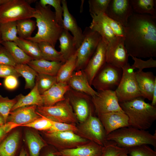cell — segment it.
<instances>
[{"mask_svg":"<svg viewBox=\"0 0 156 156\" xmlns=\"http://www.w3.org/2000/svg\"><path fill=\"white\" fill-rule=\"evenodd\" d=\"M124 27L125 44L129 56L156 57V16L133 13Z\"/></svg>","mask_w":156,"mask_h":156,"instance_id":"obj_1","label":"cell"},{"mask_svg":"<svg viewBox=\"0 0 156 156\" xmlns=\"http://www.w3.org/2000/svg\"><path fill=\"white\" fill-rule=\"evenodd\" d=\"M51 6L43 7L36 2L34 18L36 20L38 31L34 36L27 40L38 43L47 42L55 47L63 28L57 22L55 12L51 10Z\"/></svg>","mask_w":156,"mask_h":156,"instance_id":"obj_2","label":"cell"},{"mask_svg":"<svg viewBox=\"0 0 156 156\" xmlns=\"http://www.w3.org/2000/svg\"><path fill=\"white\" fill-rule=\"evenodd\" d=\"M144 99L138 97L119 104L128 117L129 126L146 130L156 119V107L146 103Z\"/></svg>","mask_w":156,"mask_h":156,"instance_id":"obj_3","label":"cell"},{"mask_svg":"<svg viewBox=\"0 0 156 156\" xmlns=\"http://www.w3.org/2000/svg\"><path fill=\"white\" fill-rule=\"evenodd\" d=\"M107 140L114 142L118 146L127 149L143 145L156 148V134L131 126L118 129L107 136Z\"/></svg>","mask_w":156,"mask_h":156,"instance_id":"obj_4","label":"cell"},{"mask_svg":"<svg viewBox=\"0 0 156 156\" xmlns=\"http://www.w3.org/2000/svg\"><path fill=\"white\" fill-rule=\"evenodd\" d=\"M31 1L5 0L0 5L1 23L34 18L36 10L30 5Z\"/></svg>","mask_w":156,"mask_h":156,"instance_id":"obj_5","label":"cell"},{"mask_svg":"<svg viewBox=\"0 0 156 156\" xmlns=\"http://www.w3.org/2000/svg\"><path fill=\"white\" fill-rule=\"evenodd\" d=\"M122 69L121 80L114 90L119 103L142 97L136 79L135 69L129 63Z\"/></svg>","mask_w":156,"mask_h":156,"instance_id":"obj_6","label":"cell"},{"mask_svg":"<svg viewBox=\"0 0 156 156\" xmlns=\"http://www.w3.org/2000/svg\"><path fill=\"white\" fill-rule=\"evenodd\" d=\"M36 111L48 119L57 122L71 124L77 121L68 97L52 106L37 107Z\"/></svg>","mask_w":156,"mask_h":156,"instance_id":"obj_7","label":"cell"},{"mask_svg":"<svg viewBox=\"0 0 156 156\" xmlns=\"http://www.w3.org/2000/svg\"><path fill=\"white\" fill-rule=\"evenodd\" d=\"M83 33V40L76 51V70H82L85 67L102 38L99 34L89 27L85 28Z\"/></svg>","mask_w":156,"mask_h":156,"instance_id":"obj_8","label":"cell"},{"mask_svg":"<svg viewBox=\"0 0 156 156\" xmlns=\"http://www.w3.org/2000/svg\"><path fill=\"white\" fill-rule=\"evenodd\" d=\"M122 73V68L106 63L96 75L92 85L98 91L113 90L118 86Z\"/></svg>","mask_w":156,"mask_h":156,"instance_id":"obj_9","label":"cell"},{"mask_svg":"<svg viewBox=\"0 0 156 156\" xmlns=\"http://www.w3.org/2000/svg\"><path fill=\"white\" fill-rule=\"evenodd\" d=\"M77 132L90 141L103 146L107 140L104 127L98 118L91 112L87 119L78 128Z\"/></svg>","mask_w":156,"mask_h":156,"instance_id":"obj_10","label":"cell"},{"mask_svg":"<svg viewBox=\"0 0 156 156\" xmlns=\"http://www.w3.org/2000/svg\"><path fill=\"white\" fill-rule=\"evenodd\" d=\"M129 55L125 47L124 38L116 37L108 42L106 51V62L122 68L128 63Z\"/></svg>","mask_w":156,"mask_h":156,"instance_id":"obj_11","label":"cell"},{"mask_svg":"<svg viewBox=\"0 0 156 156\" xmlns=\"http://www.w3.org/2000/svg\"><path fill=\"white\" fill-rule=\"evenodd\" d=\"M97 92L92 97L91 101L98 116L104 114L123 111L114 90H103Z\"/></svg>","mask_w":156,"mask_h":156,"instance_id":"obj_12","label":"cell"},{"mask_svg":"<svg viewBox=\"0 0 156 156\" xmlns=\"http://www.w3.org/2000/svg\"><path fill=\"white\" fill-rule=\"evenodd\" d=\"M107 41L102 37L96 50L83 70L90 85L96 75L106 63Z\"/></svg>","mask_w":156,"mask_h":156,"instance_id":"obj_13","label":"cell"},{"mask_svg":"<svg viewBox=\"0 0 156 156\" xmlns=\"http://www.w3.org/2000/svg\"><path fill=\"white\" fill-rule=\"evenodd\" d=\"M46 135L52 140L59 151L74 148L90 141L70 131L47 133Z\"/></svg>","mask_w":156,"mask_h":156,"instance_id":"obj_14","label":"cell"},{"mask_svg":"<svg viewBox=\"0 0 156 156\" xmlns=\"http://www.w3.org/2000/svg\"><path fill=\"white\" fill-rule=\"evenodd\" d=\"M133 13L130 0H111L105 14L124 27Z\"/></svg>","mask_w":156,"mask_h":156,"instance_id":"obj_15","label":"cell"},{"mask_svg":"<svg viewBox=\"0 0 156 156\" xmlns=\"http://www.w3.org/2000/svg\"><path fill=\"white\" fill-rule=\"evenodd\" d=\"M69 91L70 97H68L71 102L74 113L77 119L83 123L92 112L88 102L89 96L74 90L71 91L70 89Z\"/></svg>","mask_w":156,"mask_h":156,"instance_id":"obj_16","label":"cell"},{"mask_svg":"<svg viewBox=\"0 0 156 156\" xmlns=\"http://www.w3.org/2000/svg\"><path fill=\"white\" fill-rule=\"evenodd\" d=\"M107 135L118 129L129 127V118L123 111L112 112L99 116Z\"/></svg>","mask_w":156,"mask_h":156,"instance_id":"obj_17","label":"cell"},{"mask_svg":"<svg viewBox=\"0 0 156 156\" xmlns=\"http://www.w3.org/2000/svg\"><path fill=\"white\" fill-rule=\"evenodd\" d=\"M63 9V21L62 27L63 29L70 31L73 35L75 45L77 49L81 44L83 35L81 28L77 25L76 19L70 13L66 0L61 1Z\"/></svg>","mask_w":156,"mask_h":156,"instance_id":"obj_18","label":"cell"},{"mask_svg":"<svg viewBox=\"0 0 156 156\" xmlns=\"http://www.w3.org/2000/svg\"><path fill=\"white\" fill-rule=\"evenodd\" d=\"M37 107L36 105L25 106L11 112L7 120L19 126L29 123L40 117L37 112Z\"/></svg>","mask_w":156,"mask_h":156,"instance_id":"obj_19","label":"cell"},{"mask_svg":"<svg viewBox=\"0 0 156 156\" xmlns=\"http://www.w3.org/2000/svg\"><path fill=\"white\" fill-rule=\"evenodd\" d=\"M103 146L91 141L77 147L55 152L60 156H101Z\"/></svg>","mask_w":156,"mask_h":156,"instance_id":"obj_20","label":"cell"},{"mask_svg":"<svg viewBox=\"0 0 156 156\" xmlns=\"http://www.w3.org/2000/svg\"><path fill=\"white\" fill-rule=\"evenodd\" d=\"M70 89L68 84L57 82L41 94L43 106H52L64 100L65 95Z\"/></svg>","mask_w":156,"mask_h":156,"instance_id":"obj_21","label":"cell"},{"mask_svg":"<svg viewBox=\"0 0 156 156\" xmlns=\"http://www.w3.org/2000/svg\"><path fill=\"white\" fill-rule=\"evenodd\" d=\"M136 77L142 97L149 101L152 99L156 77L152 72L143 71L135 72Z\"/></svg>","mask_w":156,"mask_h":156,"instance_id":"obj_22","label":"cell"},{"mask_svg":"<svg viewBox=\"0 0 156 156\" xmlns=\"http://www.w3.org/2000/svg\"><path fill=\"white\" fill-rule=\"evenodd\" d=\"M73 73L68 84L73 90L84 93L91 97L97 94L90 85L86 75L82 70Z\"/></svg>","mask_w":156,"mask_h":156,"instance_id":"obj_23","label":"cell"},{"mask_svg":"<svg viewBox=\"0 0 156 156\" xmlns=\"http://www.w3.org/2000/svg\"><path fill=\"white\" fill-rule=\"evenodd\" d=\"M104 14H102L96 15L91 14L92 20L89 27L109 42L116 36L106 21Z\"/></svg>","mask_w":156,"mask_h":156,"instance_id":"obj_24","label":"cell"},{"mask_svg":"<svg viewBox=\"0 0 156 156\" xmlns=\"http://www.w3.org/2000/svg\"><path fill=\"white\" fill-rule=\"evenodd\" d=\"M63 63L41 59L32 60L27 64L37 73L56 76L60 67Z\"/></svg>","mask_w":156,"mask_h":156,"instance_id":"obj_25","label":"cell"},{"mask_svg":"<svg viewBox=\"0 0 156 156\" xmlns=\"http://www.w3.org/2000/svg\"><path fill=\"white\" fill-rule=\"evenodd\" d=\"M18 100L11 109V112L20 107L36 105L37 107L43 106V101L38 88L37 84H35L30 92L26 95L20 94L17 96Z\"/></svg>","mask_w":156,"mask_h":156,"instance_id":"obj_26","label":"cell"},{"mask_svg":"<svg viewBox=\"0 0 156 156\" xmlns=\"http://www.w3.org/2000/svg\"><path fill=\"white\" fill-rule=\"evenodd\" d=\"M77 59L76 51L61 66L56 76L57 83L68 84L74 71L75 70Z\"/></svg>","mask_w":156,"mask_h":156,"instance_id":"obj_27","label":"cell"},{"mask_svg":"<svg viewBox=\"0 0 156 156\" xmlns=\"http://www.w3.org/2000/svg\"><path fill=\"white\" fill-rule=\"evenodd\" d=\"M58 40L60 42V52L66 61L74 54L77 50L74 38L69 31L63 29Z\"/></svg>","mask_w":156,"mask_h":156,"instance_id":"obj_28","label":"cell"},{"mask_svg":"<svg viewBox=\"0 0 156 156\" xmlns=\"http://www.w3.org/2000/svg\"><path fill=\"white\" fill-rule=\"evenodd\" d=\"M19 132L16 131L7 137L0 144V156H14L20 140Z\"/></svg>","mask_w":156,"mask_h":156,"instance_id":"obj_29","label":"cell"},{"mask_svg":"<svg viewBox=\"0 0 156 156\" xmlns=\"http://www.w3.org/2000/svg\"><path fill=\"white\" fill-rule=\"evenodd\" d=\"M133 12L156 16L155 0H130Z\"/></svg>","mask_w":156,"mask_h":156,"instance_id":"obj_30","label":"cell"},{"mask_svg":"<svg viewBox=\"0 0 156 156\" xmlns=\"http://www.w3.org/2000/svg\"><path fill=\"white\" fill-rule=\"evenodd\" d=\"M14 42L32 60L43 59L38 43L19 38Z\"/></svg>","mask_w":156,"mask_h":156,"instance_id":"obj_31","label":"cell"},{"mask_svg":"<svg viewBox=\"0 0 156 156\" xmlns=\"http://www.w3.org/2000/svg\"><path fill=\"white\" fill-rule=\"evenodd\" d=\"M1 44L9 52L17 64H27L32 60L14 42L2 41Z\"/></svg>","mask_w":156,"mask_h":156,"instance_id":"obj_32","label":"cell"},{"mask_svg":"<svg viewBox=\"0 0 156 156\" xmlns=\"http://www.w3.org/2000/svg\"><path fill=\"white\" fill-rule=\"evenodd\" d=\"M25 138L30 156H39L41 150L46 146L44 142L38 134L29 130L26 132Z\"/></svg>","mask_w":156,"mask_h":156,"instance_id":"obj_33","label":"cell"},{"mask_svg":"<svg viewBox=\"0 0 156 156\" xmlns=\"http://www.w3.org/2000/svg\"><path fill=\"white\" fill-rule=\"evenodd\" d=\"M38 44L43 59L63 63L66 61L60 52L57 51L48 42H41Z\"/></svg>","mask_w":156,"mask_h":156,"instance_id":"obj_34","label":"cell"},{"mask_svg":"<svg viewBox=\"0 0 156 156\" xmlns=\"http://www.w3.org/2000/svg\"><path fill=\"white\" fill-rule=\"evenodd\" d=\"M14 68L25 79V89L31 90L35 85L36 78L38 73L27 64H16Z\"/></svg>","mask_w":156,"mask_h":156,"instance_id":"obj_35","label":"cell"},{"mask_svg":"<svg viewBox=\"0 0 156 156\" xmlns=\"http://www.w3.org/2000/svg\"><path fill=\"white\" fill-rule=\"evenodd\" d=\"M16 22L18 37L26 39L31 37L36 28V22L31 18H27L18 20Z\"/></svg>","mask_w":156,"mask_h":156,"instance_id":"obj_36","label":"cell"},{"mask_svg":"<svg viewBox=\"0 0 156 156\" xmlns=\"http://www.w3.org/2000/svg\"><path fill=\"white\" fill-rule=\"evenodd\" d=\"M0 33L2 41L14 42L18 38L16 21L1 24Z\"/></svg>","mask_w":156,"mask_h":156,"instance_id":"obj_37","label":"cell"},{"mask_svg":"<svg viewBox=\"0 0 156 156\" xmlns=\"http://www.w3.org/2000/svg\"><path fill=\"white\" fill-rule=\"evenodd\" d=\"M35 81L37 84L38 90L41 94L48 90L56 83V76L38 73Z\"/></svg>","mask_w":156,"mask_h":156,"instance_id":"obj_38","label":"cell"},{"mask_svg":"<svg viewBox=\"0 0 156 156\" xmlns=\"http://www.w3.org/2000/svg\"><path fill=\"white\" fill-rule=\"evenodd\" d=\"M17 100V96L10 99L8 97H4L0 95V114L3 117L5 123L6 122L12 109Z\"/></svg>","mask_w":156,"mask_h":156,"instance_id":"obj_39","label":"cell"},{"mask_svg":"<svg viewBox=\"0 0 156 156\" xmlns=\"http://www.w3.org/2000/svg\"><path fill=\"white\" fill-rule=\"evenodd\" d=\"M124 153H128L127 149L118 146L114 142L107 141L103 147L101 156H119Z\"/></svg>","mask_w":156,"mask_h":156,"instance_id":"obj_40","label":"cell"},{"mask_svg":"<svg viewBox=\"0 0 156 156\" xmlns=\"http://www.w3.org/2000/svg\"><path fill=\"white\" fill-rule=\"evenodd\" d=\"M110 0H89V10L90 14L98 15L105 14Z\"/></svg>","mask_w":156,"mask_h":156,"instance_id":"obj_41","label":"cell"},{"mask_svg":"<svg viewBox=\"0 0 156 156\" xmlns=\"http://www.w3.org/2000/svg\"><path fill=\"white\" fill-rule=\"evenodd\" d=\"M61 0H40L38 2L43 7L47 5L52 6L55 10V15L58 24L62 26L63 21V9L61 5Z\"/></svg>","mask_w":156,"mask_h":156,"instance_id":"obj_42","label":"cell"},{"mask_svg":"<svg viewBox=\"0 0 156 156\" xmlns=\"http://www.w3.org/2000/svg\"><path fill=\"white\" fill-rule=\"evenodd\" d=\"M130 156H156V152L148 145H143L127 149Z\"/></svg>","mask_w":156,"mask_h":156,"instance_id":"obj_43","label":"cell"},{"mask_svg":"<svg viewBox=\"0 0 156 156\" xmlns=\"http://www.w3.org/2000/svg\"><path fill=\"white\" fill-rule=\"evenodd\" d=\"M47 118L52 125L51 128L47 131V133L66 131H70L74 133L78 132V128L73 124L57 122Z\"/></svg>","mask_w":156,"mask_h":156,"instance_id":"obj_44","label":"cell"},{"mask_svg":"<svg viewBox=\"0 0 156 156\" xmlns=\"http://www.w3.org/2000/svg\"><path fill=\"white\" fill-rule=\"evenodd\" d=\"M37 112L40 116V118L29 123L21 126L31 127L39 130H48L52 126L51 123L46 117Z\"/></svg>","mask_w":156,"mask_h":156,"instance_id":"obj_45","label":"cell"},{"mask_svg":"<svg viewBox=\"0 0 156 156\" xmlns=\"http://www.w3.org/2000/svg\"><path fill=\"white\" fill-rule=\"evenodd\" d=\"M130 56L134 61V63L131 66L134 69L138 68L137 71L140 72L145 68L156 67V60L152 57L146 60H144L138 57Z\"/></svg>","mask_w":156,"mask_h":156,"instance_id":"obj_46","label":"cell"},{"mask_svg":"<svg viewBox=\"0 0 156 156\" xmlns=\"http://www.w3.org/2000/svg\"><path fill=\"white\" fill-rule=\"evenodd\" d=\"M17 64L7 50L4 47H0V65L14 67Z\"/></svg>","mask_w":156,"mask_h":156,"instance_id":"obj_47","label":"cell"},{"mask_svg":"<svg viewBox=\"0 0 156 156\" xmlns=\"http://www.w3.org/2000/svg\"><path fill=\"white\" fill-rule=\"evenodd\" d=\"M105 18L109 25L116 37H124L125 31L124 27L120 24L110 18L105 14Z\"/></svg>","mask_w":156,"mask_h":156,"instance_id":"obj_48","label":"cell"},{"mask_svg":"<svg viewBox=\"0 0 156 156\" xmlns=\"http://www.w3.org/2000/svg\"><path fill=\"white\" fill-rule=\"evenodd\" d=\"M10 75H13L18 78L21 75L16 71L14 67L0 65V77L5 78Z\"/></svg>","mask_w":156,"mask_h":156,"instance_id":"obj_49","label":"cell"},{"mask_svg":"<svg viewBox=\"0 0 156 156\" xmlns=\"http://www.w3.org/2000/svg\"><path fill=\"white\" fill-rule=\"evenodd\" d=\"M18 77L13 75H10L4 78L3 84L7 89L12 90L15 89L18 86Z\"/></svg>","mask_w":156,"mask_h":156,"instance_id":"obj_50","label":"cell"},{"mask_svg":"<svg viewBox=\"0 0 156 156\" xmlns=\"http://www.w3.org/2000/svg\"><path fill=\"white\" fill-rule=\"evenodd\" d=\"M19 126L18 125L10 122H6L0 126V141L12 130Z\"/></svg>","mask_w":156,"mask_h":156,"instance_id":"obj_51","label":"cell"},{"mask_svg":"<svg viewBox=\"0 0 156 156\" xmlns=\"http://www.w3.org/2000/svg\"><path fill=\"white\" fill-rule=\"evenodd\" d=\"M151 105L153 106H156V86L154 87L153 90V98Z\"/></svg>","mask_w":156,"mask_h":156,"instance_id":"obj_52","label":"cell"},{"mask_svg":"<svg viewBox=\"0 0 156 156\" xmlns=\"http://www.w3.org/2000/svg\"><path fill=\"white\" fill-rule=\"evenodd\" d=\"M55 152L52 151H49L47 152L44 156H58L54 153Z\"/></svg>","mask_w":156,"mask_h":156,"instance_id":"obj_53","label":"cell"},{"mask_svg":"<svg viewBox=\"0 0 156 156\" xmlns=\"http://www.w3.org/2000/svg\"><path fill=\"white\" fill-rule=\"evenodd\" d=\"M19 156H27V154L26 151L23 149L20 152Z\"/></svg>","mask_w":156,"mask_h":156,"instance_id":"obj_54","label":"cell"},{"mask_svg":"<svg viewBox=\"0 0 156 156\" xmlns=\"http://www.w3.org/2000/svg\"><path fill=\"white\" fill-rule=\"evenodd\" d=\"M5 124L3 116L0 114V125H2Z\"/></svg>","mask_w":156,"mask_h":156,"instance_id":"obj_55","label":"cell"},{"mask_svg":"<svg viewBox=\"0 0 156 156\" xmlns=\"http://www.w3.org/2000/svg\"><path fill=\"white\" fill-rule=\"evenodd\" d=\"M128 155L127 153H124L120 154L119 156H129Z\"/></svg>","mask_w":156,"mask_h":156,"instance_id":"obj_56","label":"cell"},{"mask_svg":"<svg viewBox=\"0 0 156 156\" xmlns=\"http://www.w3.org/2000/svg\"><path fill=\"white\" fill-rule=\"evenodd\" d=\"M1 42H2V40L1 39V34L0 33V47L1 46Z\"/></svg>","mask_w":156,"mask_h":156,"instance_id":"obj_57","label":"cell"},{"mask_svg":"<svg viewBox=\"0 0 156 156\" xmlns=\"http://www.w3.org/2000/svg\"><path fill=\"white\" fill-rule=\"evenodd\" d=\"M1 24V23H0V26Z\"/></svg>","mask_w":156,"mask_h":156,"instance_id":"obj_58","label":"cell"},{"mask_svg":"<svg viewBox=\"0 0 156 156\" xmlns=\"http://www.w3.org/2000/svg\"><path fill=\"white\" fill-rule=\"evenodd\" d=\"M0 126H1V125H0Z\"/></svg>","mask_w":156,"mask_h":156,"instance_id":"obj_59","label":"cell"}]
</instances>
